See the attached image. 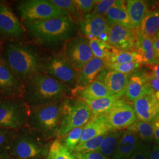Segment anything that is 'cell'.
Listing matches in <instances>:
<instances>
[{"instance_id":"obj_1","label":"cell","mask_w":159,"mask_h":159,"mask_svg":"<svg viewBox=\"0 0 159 159\" xmlns=\"http://www.w3.org/2000/svg\"><path fill=\"white\" fill-rule=\"evenodd\" d=\"M1 55L12 72L24 84L41 73L43 57L34 46L19 41H8Z\"/></svg>"},{"instance_id":"obj_2","label":"cell","mask_w":159,"mask_h":159,"mask_svg":"<svg viewBox=\"0 0 159 159\" xmlns=\"http://www.w3.org/2000/svg\"><path fill=\"white\" fill-rule=\"evenodd\" d=\"M25 33L35 44L53 47L64 44L75 31L74 20L70 16L34 22L22 21Z\"/></svg>"},{"instance_id":"obj_3","label":"cell","mask_w":159,"mask_h":159,"mask_svg":"<svg viewBox=\"0 0 159 159\" xmlns=\"http://www.w3.org/2000/svg\"><path fill=\"white\" fill-rule=\"evenodd\" d=\"M71 89L43 73H39L25 83L23 99L30 108L71 98Z\"/></svg>"},{"instance_id":"obj_4","label":"cell","mask_w":159,"mask_h":159,"mask_svg":"<svg viewBox=\"0 0 159 159\" xmlns=\"http://www.w3.org/2000/svg\"><path fill=\"white\" fill-rule=\"evenodd\" d=\"M64 100L30 108L27 126L46 140L57 137L63 119Z\"/></svg>"},{"instance_id":"obj_5","label":"cell","mask_w":159,"mask_h":159,"mask_svg":"<svg viewBox=\"0 0 159 159\" xmlns=\"http://www.w3.org/2000/svg\"><path fill=\"white\" fill-rule=\"evenodd\" d=\"M50 143L27 125L17 131L10 151L11 159H46Z\"/></svg>"},{"instance_id":"obj_6","label":"cell","mask_w":159,"mask_h":159,"mask_svg":"<svg viewBox=\"0 0 159 159\" xmlns=\"http://www.w3.org/2000/svg\"><path fill=\"white\" fill-rule=\"evenodd\" d=\"M30 107L23 98L0 100V128L19 130L27 125Z\"/></svg>"},{"instance_id":"obj_7","label":"cell","mask_w":159,"mask_h":159,"mask_svg":"<svg viewBox=\"0 0 159 159\" xmlns=\"http://www.w3.org/2000/svg\"><path fill=\"white\" fill-rule=\"evenodd\" d=\"M22 21L34 22L70 16L66 11L48 0H24L17 2Z\"/></svg>"},{"instance_id":"obj_8","label":"cell","mask_w":159,"mask_h":159,"mask_svg":"<svg viewBox=\"0 0 159 159\" xmlns=\"http://www.w3.org/2000/svg\"><path fill=\"white\" fill-rule=\"evenodd\" d=\"M92 116L91 109L83 100L74 98L64 99L63 119L57 137L62 136L76 127L85 125Z\"/></svg>"},{"instance_id":"obj_9","label":"cell","mask_w":159,"mask_h":159,"mask_svg":"<svg viewBox=\"0 0 159 159\" xmlns=\"http://www.w3.org/2000/svg\"><path fill=\"white\" fill-rule=\"evenodd\" d=\"M41 73L61 81L71 89L75 87L78 71L68 62L63 52L43 58Z\"/></svg>"},{"instance_id":"obj_10","label":"cell","mask_w":159,"mask_h":159,"mask_svg":"<svg viewBox=\"0 0 159 159\" xmlns=\"http://www.w3.org/2000/svg\"><path fill=\"white\" fill-rule=\"evenodd\" d=\"M63 54L77 71L81 70L93 58L89 39L80 35L72 37L64 45Z\"/></svg>"},{"instance_id":"obj_11","label":"cell","mask_w":159,"mask_h":159,"mask_svg":"<svg viewBox=\"0 0 159 159\" xmlns=\"http://www.w3.org/2000/svg\"><path fill=\"white\" fill-rule=\"evenodd\" d=\"M102 115L112 131L127 129L137 121L134 108L123 98Z\"/></svg>"},{"instance_id":"obj_12","label":"cell","mask_w":159,"mask_h":159,"mask_svg":"<svg viewBox=\"0 0 159 159\" xmlns=\"http://www.w3.org/2000/svg\"><path fill=\"white\" fill-rule=\"evenodd\" d=\"M25 30L11 8L0 2V39L16 41L22 38Z\"/></svg>"},{"instance_id":"obj_13","label":"cell","mask_w":159,"mask_h":159,"mask_svg":"<svg viewBox=\"0 0 159 159\" xmlns=\"http://www.w3.org/2000/svg\"><path fill=\"white\" fill-rule=\"evenodd\" d=\"M25 84L12 72L0 53V93L3 98H23Z\"/></svg>"},{"instance_id":"obj_14","label":"cell","mask_w":159,"mask_h":159,"mask_svg":"<svg viewBox=\"0 0 159 159\" xmlns=\"http://www.w3.org/2000/svg\"><path fill=\"white\" fill-rule=\"evenodd\" d=\"M137 30L127 29L119 24L110 26L107 44L119 50H136Z\"/></svg>"},{"instance_id":"obj_15","label":"cell","mask_w":159,"mask_h":159,"mask_svg":"<svg viewBox=\"0 0 159 159\" xmlns=\"http://www.w3.org/2000/svg\"><path fill=\"white\" fill-rule=\"evenodd\" d=\"M133 107L139 121L154 123L159 117V100L153 91H149L136 100Z\"/></svg>"},{"instance_id":"obj_16","label":"cell","mask_w":159,"mask_h":159,"mask_svg":"<svg viewBox=\"0 0 159 159\" xmlns=\"http://www.w3.org/2000/svg\"><path fill=\"white\" fill-rule=\"evenodd\" d=\"M150 74L140 67L129 75L125 96L130 102H134L146 93L153 91L149 84Z\"/></svg>"},{"instance_id":"obj_17","label":"cell","mask_w":159,"mask_h":159,"mask_svg":"<svg viewBox=\"0 0 159 159\" xmlns=\"http://www.w3.org/2000/svg\"><path fill=\"white\" fill-rule=\"evenodd\" d=\"M129 75L105 69L99 74L97 80L105 84L112 96L121 98L125 94Z\"/></svg>"},{"instance_id":"obj_18","label":"cell","mask_w":159,"mask_h":159,"mask_svg":"<svg viewBox=\"0 0 159 159\" xmlns=\"http://www.w3.org/2000/svg\"><path fill=\"white\" fill-rule=\"evenodd\" d=\"M143 143L133 131H125L113 154V159H129L136 152Z\"/></svg>"},{"instance_id":"obj_19","label":"cell","mask_w":159,"mask_h":159,"mask_svg":"<svg viewBox=\"0 0 159 159\" xmlns=\"http://www.w3.org/2000/svg\"><path fill=\"white\" fill-rule=\"evenodd\" d=\"M79 24L81 31L89 39H97L110 28L106 18L93 14H88L81 19Z\"/></svg>"},{"instance_id":"obj_20","label":"cell","mask_w":159,"mask_h":159,"mask_svg":"<svg viewBox=\"0 0 159 159\" xmlns=\"http://www.w3.org/2000/svg\"><path fill=\"white\" fill-rule=\"evenodd\" d=\"M105 69H106V60L93 57L84 68L78 71L75 87L81 88L90 84Z\"/></svg>"},{"instance_id":"obj_21","label":"cell","mask_w":159,"mask_h":159,"mask_svg":"<svg viewBox=\"0 0 159 159\" xmlns=\"http://www.w3.org/2000/svg\"><path fill=\"white\" fill-rule=\"evenodd\" d=\"M72 96L81 100H93L112 96L105 84L96 80L84 87H75L71 90Z\"/></svg>"},{"instance_id":"obj_22","label":"cell","mask_w":159,"mask_h":159,"mask_svg":"<svg viewBox=\"0 0 159 159\" xmlns=\"http://www.w3.org/2000/svg\"><path fill=\"white\" fill-rule=\"evenodd\" d=\"M112 131L107 124L102 114L93 116L91 119L85 125L78 145H81L93 138L106 134Z\"/></svg>"},{"instance_id":"obj_23","label":"cell","mask_w":159,"mask_h":159,"mask_svg":"<svg viewBox=\"0 0 159 159\" xmlns=\"http://www.w3.org/2000/svg\"><path fill=\"white\" fill-rule=\"evenodd\" d=\"M137 31L151 40L157 37L159 31V8L147 11Z\"/></svg>"},{"instance_id":"obj_24","label":"cell","mask_w":159,"mask_h":159,"mask_svg":"<svg viewBox=\"0 0 159 159\" xmlns=\"http://www.w3.org/2000/svg\"><path fill=\"white\" fill-rule=\"evenodd\" d=\"M125 9L134 30L139 28L147 12V4L142 0H129L125 1Z\"/></svg>"},{"instance_id":"obj_25","label":"cell","mask_w":159,"mask_h":159,"mask_svg":"<svg viewBox=\"0 0 159 159\" xmlns=\"http://www.w3.org/2000/svg\"><path fill=\"white\" fill-rule=\"evenodd\" d=\"M136 50L142 56L144 64L153 66L159 63L154 50L153 40L138 34Z\"/></svg>"},{"instance_id":"obj_26","label":"cell","mask_w":159,"mask_h":159,"mask_svg":"<svg viewBox=\"0 0 159 159\" xmlns=\"http://www.w3.org/2000/svg\"><path fill=\"white\" fill-rule=\"evenodd\" d=\"M107 64H122L137 63L144 64L143 57L137 50H119L114 49L110 57L106 60Z\"/></svg>"},{"instance_id":"obj_27","label":"cell","mask_w":159,"mask_h":159,"mask_svg":"<svg viewBox=\"0 0 159 159\" xmlns=\"http://www.w3.org/2000/svg\"><path fill=\"white\" fill-rule=\"evenodd\" d=\"M106 19L110 26L114 24H119L127 29L134 30L131 25L128 13L125 8L112 7L107 12Z\"/></svg>"},{"instance_id":"obj_28","label":"cell","mask_w":159,"mask_h":159,"mask_svg":"<svg viewBox=\"0 0 159 159\" xmlns=\"http://www.w3.org/2000/svg\"><path fill=\"white\" fill-rule=\"evenodd\" d=\"M121 98L112 96L104 97L93 100H83L91 109L93 116L104 114L119 102Z\"/></svg>"},{"instance_id":"obj_29","label":"cell","mask_w":159,"mask_h":159,"mask_svg":"<svg viewBox=\"0 0 159 159\" xmlns=\"http://www.w3.org/2000/svg\"><path fill=\"white\" fill-rule=\"evenodd\" d=\"M127 130L135 133L141 140L146 142H152L154 139V123L139 120L129 127Z\"/></svg>"},{"instance_id":"obj_30","label":"cell","mask_w":159,"mask_h":159,"mask_svg":"<svg viewBox=\"0 0 159 159\" xmlns=\"http://www.w3.org/2000/svg\"><path fill=\"white\" fill-rule=\"evenodd\" d=\"M123 132L122 130H114L107 133L98 151L107 157L113 156Z\"/></svg>"},{"instance_id":"obj_31","label":"cell","mask_w":159,"mask_h":159,"mask_svg":"<svg viewBox=\"0 0 159 159\" xmlns=\"http://www.w3.org/2000/svg\"><path fill=\"white\" fill-rule=\"evenodd\" d=\"M18 130L0 128V159H11L10 151Z\"/></svg>"},{"instance_id":"obj_32","label":"cell","mask_w":159,"mask_h":159,"mask_svg":"<svg viewBox=\"0 0 159 159\" xmlns=\"http://www.w3.org/2000/svg\"><path fill=\"white\" fill-rule=\"evenodd\" d=\"M84 126L76 127L62 136L58 137L61 144L71 153L79 144Z\"/></svg>"},{"instance_id":"obj_33","label":"cell","mask_w":159,"mask_h":159,"mask_svg":"<svg viewBox=\"0 0 159 159\" xmlns=\"http://www.w3.org/2000/svg\"><path fill=\"white\" fill-rule=\"evenodd\" d=\"M93 56L106 60L114 50V48L96 38L89 39Z\"/></svg>"},{"instance_id":"obj_34","label":"cell","mask_w":159,"mask_h":159,"mask_svg":"<svg viewBox=\"0 0 159 159\" xmlns=\"http://www.w3.org/2000/svg\"><path fill=\"white\" fill-rule=\"evenodd\" d=\"M46 159H75L68 150L65 148L58 138L50 143Z\"/></svg>"},{"instance_id":"obj_35","label":"cell","mask_w":159,"mask_h":159,"mask_svg":"<svg viewBox=\"0 0 159 159\" xmlns=\"http://www.w3.org/2000/svg\"><path fill=\"white\" fill-rule=\"evenodd\" d=\"M112 7H122L125 8V1L115 0H102L98 1L91 14L103 16L106 15L107 12Z\"/></svg>"},{"instance_id":"obj_36","label":"cell","mask_w":159,"mask_h":159,"mask_svg":"<svg viewBox=\"0 0 159 159\" xmlns=\"http://www.w3.org/2000/svg\"><path fill=\"white\" fill-rule=\"evenodd\" d=\"M51 2L56 6L61 8L65 11L67 12L69 16L73 18V17L79 18L80 20L81 18L82 14L76 5L75 1L71 0H51Z\"/></svg>"},{"instance_id":"obj_37","label":"cell","mask_w":159,"mask_h":159,"mask_svg":"<svg viewBox=\"0 0 159 159\" xmlns=\"http://www.w3.org/2000/svg\"><path fill=\"white\" fill-rule=\"evenodd\" d=\"M106 134L93 138L91 140L84 143L81 145H77L74 149V152L85 154L91 152L98 151L100 148L101 144Z\"/></svg>"},{"instance_id":"obj_38","label":"cell","mask_w":159,"mask_h":159,"mask_svg":"<svg viewBox=\"0 0 159 159\" xmlns=\"http://www.w3.org/2000/svg\"><path fill=\"white\" fill-rule=\"evenodd\" d=\"M142 64L137 63H129L122 64H107L106 69L113 70L123 74H131L138 68L141 67Z\"/></svg>"},{"instance_id":"obj_39","label":"cell","mask_w":159,"mask_h":159,"mask_svg":"<svg viewBox=\"0 0 159 159\" xmlns=\"http://www.w3.org/2000/svg\"><path fill=\"white\" fill-rule=\"evenodd\" d=\"M75 2L84 17L90 14V12L94 9V7L98 2L95 0H75Z\"/></svg>"},{"instance_id":"obj_40","label":"cell","mask_w":159,"mask_h":159,"mask_svg":"<svg viewBox=\"0 0 159 159\" xmlns=\"http://www.w3.org/2000/svg\"><path fill=\"white\" fill-rule=\"evenodd\" d=\"M150 149L148 145L143 144L129 159H150Z\"/></svg>"},{"instance_id":"obj_41","label":"cell","mask_w":159,"mask_h":159,"mask_svg":"<svg viewBox=\"0 0 159 159\" xmlns=\"http://www.w3.org/2000/svg\"><path fill=\"white\" fill-rule=\"evenodd\" d=\"M85 159H109L99 151L91 152L84 154Z\"/></svg>"},{"instance_id":"obj_42","label":"cell","mask_w":159,"mask_h":159,"mask_svg":"<svg viewBox=\"0 0 159 159\" xmlns=\"http://www.w3.org/2000/svg\"><path fill=\"white\" fill-rule=\"evenodd\" d=\"M149 84L154 93L159 92V80L156 78L153 72L150 73L149 77Z\"/></svg>"},{"instance_id":"obj_43","label":"cell","mask_w":159,"mask_h":159,"mask_svg":"<svg viewBox=\"0 0 159 159\" xmlns=\"http://www.w3.org/2000/svg\"><path fill=\"white\" fill-rule=\"evenodd\" d=\"M150 159H159V146L153 145L150 150Z\"/></svg>"},{"instance_id":"obj_44","label":"cell","mask_w":159,"mask_h":159,"mask_svg":"<svg viewBox=\"0 0 159 159\" xmlns=\"http://www.w3.org/2000/svg\"><path fill=\"white\" fill-rule=\"evenodd\" d=\"M154 139L159 144V117L154 123Z\"/></svg>"},{"instance_id":"obj_45","label":"cell","mask_w":159,"mask_h":159,"mask_svg":"<svg viewBox=\"0 0 159 159\" xmlns=\"http://www.w3.org/2000/svg\"><path fill=\"white\" fill-rule=\"evenodd\" d=\"M153 43L154 50L155 51V54L156 55V57L157 58L159 61V38L156 37L154 40H153Z\"/></svg>"},{"instance_id":"obj_46","label":"cell","mask_w":159,"mask_h":159,"mask_svg":"<svg viewBox=\"0 0 159 159\" xmlns=\"http://www.w3.org/2000/svg\"><path fill=\"white\" fill-rule=\"evenodd\" d=\"M152 72L156 78L159 80V63L152 66Z\"/></svg>"},{"instance_id":"obj_47","label":"cell","mask_w":159,"mask_h":159,"mask_svg":"<svg viewBox=\"0 0 159 159\" xmlns=\"http://www.w3.org/2000/svg\"><path fill=\"white\" fill-rule=\"evenodd\" d=\"M108 34H109V30L107 31L102 33L101 34L97 39L102 41L105 42V43H107L108 40Z\"/></svg>"},{"instance_id":"obj_48","label":"cell","mask_w":159,"mask_h":159,"mask_svg":"<svg viewBox=\"0 0 159 159\" xmlns=\"http://www.w3.org/2000/svg\"><path fill=\"white\" fill-rule=\"evenodd\" d=\"M71 154L75 159H85L84 154L80 153V152H73L71 153Z\"/></svg>"},{"instance_id":"obj_49","label":"cell","mask_w":159,"mask_h":159,"mask_svg":"<svg viewBox=\"0 0 159 159\" xmlns=\"http://www.w3.org/2000/svg\"><path fill=\"white\" fill-rule=\"evenodd\" d=\"M3 98V97L2 96V95H1V93H0V100H1V99H2Z\"/></svg>"},{"instance_id":"obj_50","label":"cell","mask_w":159,"mask_h":159,"mask_svg":"<svg viewBox=\"0 0 159 159\" xmlns=\"http://www.w3.org/2000/svg\"><path fill=\"white\" fill-rule=\"evenodd\" d=\"M157 37H159V33H158V34H157Z\"/></svg>"},{"instance_id":"obj_51","label":"cell","mask_w":159,"mask_h":159,"mask_svg":"<svg viewBox=\"0 0 159 159\" xmlns=\"http://www.w3.org/2000/svg\"></svg>"}]
</instances>
